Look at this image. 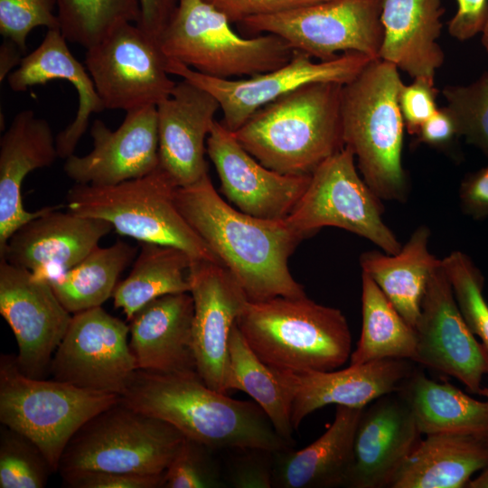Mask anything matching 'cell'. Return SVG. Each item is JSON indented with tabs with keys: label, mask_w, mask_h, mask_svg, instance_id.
<instances>
[{
	"label": "cell",
	"mask_w": 488,
	"mask_h": 488,
	"mask_svg": "<svg viewBox=\"0 0 488 488\" xmlns=\"http://www.w3.org/2000/svg\"><path fill=\"white\" fill-rule=\"evenodd\" d=\"M396 392L411 409L422 435L488 434V399L471 398L447 381L429 379L417 367Z\"/></svg>",
	"instance_id": "31"
},
{
	"label": "cell",
	"mask_w": 488,
	"mask_h": 488,
	"mask_svg": "<svg viewBox=\"0 0 488 488\" xmlns=\"http://www.w3.org/2000/svg\"><path fill=\"white\" fill-rule=\"evenodd\" d=\"M478 394L481 395V396L485 397L486 399H488V387L482 388L480 389V391L478 392Z\"/></svg>",
	"instance_id": "53"
},
{
	"label": "cell",
	"mask_w": 488,
	"mask_h": 488,
	"mask_svg": "<svg viewBox=\"0 0 488 488\" xmlns=\"http://www.w3.org/2000/svg\"><path fill=\"white\" fill-rule=\"evenodd\" d=\"M415 331L414 362L455 378L478 394L488 373L486 353L458 308L442 262L428 281Z\"/></svg>",
	"instance_id": "16"
},
{
	"label": "cell",
	"mask_w": 488,
	"mask_h": 488,
	"mask_svg": "<svg viewBox=\"0 0 488 488\" xmlns=\"http://www.w3.org/2000/svg\"><path fill=\"white\" fill-rule=\"evenodd\" d=\"M206 154L222 194L238 210L255 217L285 220L310 182L311 174H283L264 166L217 120L207 137Z\"/></svg>",
	"instance_id": "18"
},
{
	"label": "cell",
	"mask_w": 488,
	"mask_h": 488,
	"mask_svg": "<svg viewBox=\"0 0 488 488\" xmlns=\"http://www.w3.org/2000/svg\"><path fill=\"white\" fill-rule=\"evenodd\" d=\"M90 136L93 149L89 154L65 159L63 170L75 183L116 184L159 166L156 106L127 111L116 130L96 119Z\"/></svg>",
	"instance_id": "19"
},
{
	"label": "cell",
	"mask_w": 488,
	"mask_h": 488,
	"mask_svg": "<svg viewBox=\"0 0 488 488\" xmlns=\"http://www.w3.org/2000/svg\"><path fill=\"white\" fill-rule=\"evenodd\" d=\"M188 281L196 371L208 387L227 394L230 332L249 299L233 275L216 262L192 260Z\"/></svg>",
	"instance_id": "17"
},
{
	"label": "cell",
	"mask_w": 488,
	"mask_h": 488,
	"mask_svg": "<svg viewBox=\"0 0 488 488\" xmlns=\"http://www.w3.org/2000/svg\"><path fill=\"white\" fill-rule=\"evenodd\" d=\"M236 324L256 355L276 370L333 371L352 353L343 313L306 296L248 301Z\"/></svg>",
	"instance_id": "4"
},
{
	"label": "cell",
	"mask_w": 488,
	"mask_h": 488,
	"mask_svg": "<svg viewBox=\"0 0 488 488\" xmlns=\"http://www.w3.org/2000/svg\"><path fill=\"white\" fill-rule=\"evenodd\" d=\"M57 158L49 122L31 109L18 112L0 139V251L19 228L48 210H25L21 189L28 174L51 166Z\"/></svg>",
	"instance_id": "24"
},
{
	"label": "cell",
	"mask_w": 488,
	"mask_h": 488,
	"mask_svg": "<svg viewBox=\"0 0 488 488\" xmlns=\"http://www.w3.org/2000/svg\"><path fill=\"white\" fill-rule=\"evenodd\" d=\"M457 11L448 23L449 34L458 41L482 33L488 21V0H456Z\"/></svg>",
	"instance_id": "46"
},
{
	"label": "cell",
	"mask_w": 488,
	"mask_h": 488,
	"mask_svg": "<svg viewBox=\"0 0 488 488\" xmlns=\"http://www.w3.org/2000/svg\"><path fill=\"white\" fill-rule=\"evenodd\" d=\"M457 131L488 155V71L465 86H447L442 91Z\"/></svg>",
	"instance_id": "39"
},
{
	"label": "cell",
	"mask_w": 488,
	"mask_h": 488,
	"mask_svg": "<svg viewBox=\"0 0 488 488\" xmlns=\"http://www.w3.org/2000/svg\"><path fill=\"white\" fill-rule=\"evenodd\" d=\"M399 69L372 60L343 86L344 145L357 159L362 179L380 199L403 201L407 182L401 163L404 122L399 105Z\"/></svg>",
	"instance_id": "5"
},
{
	"label": "cell",
	"mask_w": 488,
	"mask_h": 488,
	"mask_svg": "<svg viewBox=\"0 0 488 488\" xmlns=\"http://www.w3.org/2000/svg\"><path fill=\"white\" fill-rule=\"evenodd\" d=\"M429 235V230L421 226L398 253L369 251L360 258L362 273L376 283L414 329L430 277L442 262L428 250Z\"/></svg>",
	"instance_id": "30"
},
{
	"label": "cell",
	"mask_w": 488,
	"mask_h": 488,
	"mask_svg": "<svg viewBox=\"0 0 488 488\" xmlns=\"http://www.w3.org/2000/svg\"><path fill=\"white\" fill-rule=\"evenodd\" d=\"M421 439L411 409L396 391L374 399L358 422L346 487L389 488Z\"/></svg>",
	"instance_id": "20"
},
{
	"label": "cell",
	"mask_w": 488,
	"mask_h": 488,
	"mask_svg": "<svg viewBox=\"0 0 488 488\" xmlns=\"http://www.w3.org/2000/svg\"><path fill=\"white\" fill-rule=\"evenodd\" d=\"M67 42L60 29L48 30L40 45L25 55L7 77L8 86L14 92L26 91L53 80H67L77 90L79 106L75 118L56 136L59 157L64 159L74 154L88 128L89 117L105 110L87 68L73 56Z\"/></svg>",
	"instance_id": "27"
},
{
	"label": "cell",
	"mask_w": 488,
	"mask_h": 488,
	"mask_svg": "<svg viewBox=\"0 0 488 488\" xmlns=\"http://www.w3.org/2000/svg\"><path fill=\"white\" fill-rule=\"evenodd\" d=\"M70 488H163L164 474L142 475L109 471L83 470L61 474Z\"/></svg>",
	"instance_id": "44"
},
{
	"label": "cell",
	"mask_w": 488,
	"mask_h": 488,
	"mask_svg": "<svg viewBox=\"0 0 488 488\" xmlns=\"http://www.w3.org/2000/svg\"><path fill=\"white\" fill-rule=\"evenodd\" d=\"M175 202L249 301L306 296L288 268L289 257L304 238L285 220L262 219L234 209L217 192L208 174L177 187Z\"/></svg>",
	"instance_id": "1"
},
{
	"label": "cell",
	"mask_w": 488,
	"mask_h": 488,
	"mask_svg": "<svg viewBox=\"0 0 488 488\" xmlns=\"http://www.w3.org/2000/svg\"><path fill=\"white\" fill-rule=\"evenodd\" d=\"M120 400L164 420L211 449L285 451L292 445L256 403L208 387L197 371L164 373L137 369Z\"/></svg>",
	"instance_id": "2"
},
{
	"label": "cell",
	"mask_w": 488,
	"mask_h": 488,
	"mask_svg": "<svg viewBox=\"0 0 488 488\" xmlns=\"http://www.w3.org/2000/svg\"><path fill=\"white\" fill-rule=\"evenodd\" d=\"M120 397L24 374L14 354L0 356V421L29 438L53 472L73 436Z\"/></svg>",
	"instance_id": "8"
},
{
	"label": "cell",
	"mask_w": 488,
	"mask_h": 488,
	"mask_svg": "<svg viewBox=\"0 0 488 488\" xmlns=\"http://www.w3.org/2000/svg\"><path fill=\"white\" fill-rule=\"evenodd\" d=\"M220 108L213 95L184 79L156 105L159 166L178 187L208 174L206 141Z\"/></svg>",
	"instance_id": "23"
},
{
	"label": "cell",
	"mask_w": 488,
	"mask_h": 488,
	"mask_svg": "<svg viewBox=\"0 0 488 488\" xmlns=\"http://www.w3.org/2000/svg\"><path fill=\"white\" fill-rule=\"evenodd\" d=\"M414 369L410 360L383 359L326 371L273 370L290 394L291 421L297 429L306 416L320 408H365L380 396L397 391Z\"/></svg>",
	"instance_id": "22"
},
{
	"label": "cell",
	"mask_w": 488,
	"mask_h": 488,
	"mask_svg": "<svg viewBox=\"0 0 488 488\" xmlns=\"http://www.w3.org/2000/svg\"><path fill=\"white\" fill-rule=\"evenodd\" d=\"M468 488H488V466L475 478L469 481Z\"/></svg>",
	"instance_id": "51"
},
{
	"label": "cell",
	"mask_w": 488,
	"mask_h": 488,
	"mask_svg": "<svg viewBox=\"0 0 488 488\" xmlns=\"http://www.w3.org/2000/svg\"><path fill=\"white\" fill-rule=\"evenodd\" d=\"M59 207L49 206L19 228L0 258L49 279L79 264L113 229L107 221L60 211Z\"/></svg>",
	"instance_id": "21"
},
{
	"label": "cell",
	"mask_w": 488,
	"mask_h": 488,
	"mask_svg": "<svg viewBox=\"0 0 488 488\" xmlns=\"http://www.w3.org/2000/svg\"><path fill=\"white\" fill-rule=\"evenodd\" d=\"M482 44L485 51L488 52V21L486 23V25L482 33Z\"/></svg>",
	"instance_id": "52"
},
{
	"label": "cell",
	"mask_w": 488,
	"mask_h": 488,
	"mask_svg": "<svg viewBox=\"0 0 488 488\" xmlns=\"http://www.w3.org/2000/svg\"><path fill=\"white\" fill-rule=\"evenodd\" d=\"M55 6V0H0L1 35L16 43L25 54L27 36L33 29H60Z\"/></svg>",
	"instance_id": "41"
},
{
	"label": "cell",
	"mask_w": 488,
	"mask_h": 488,
	"mask_svg": "<svg viewBox=\"0 0 488 488\" xmlns=\"http://www.w3.org/2000/svg\"><path fill=\"white\" fill-rule=\"evenodd\" d=\"M437 94L434 84L423 79H414L409 85L403 84L399 105L404 126L410 135H417L421 126L436 112Z\"/></svg>",
	"instance_id": "43"
},
{
	"label": "cell",
	"mask_w": 488,
	"mask_h": 488,
	"mask_svg": "<svg viewBox=\"0 0 488 488\" xmlns=\"http://www.w3.org/2000/svg\"><path fill=\"white\" fill-rule=\"evenodd\" d=\"M234 450L236 454L223 470L227 487H274V452L257 448Z\"/></svg>",
	"instance_id": "42"
},
{
	"label": "cell",
	"mask_w": 488,
	"mask_h": 488,
	"mask_svg": "<svg viewBox=\"0 0 488 488\" xmlns=\"http://www.w3.org/2000/svg\"><path fill=\"white\" fill-rule=\"evenodd\" d=\"M54 473L42 451L21 433L0 428V488H43Z\"/></svg>",
	"instance_id": "37"
},
{
	"label": "cell",
	"mask_w": 488,
	"mask_h": 488,
	"mask_svg": "<svg viewBox=\"0 0 488 488\" xmlns=\"http://www.w3.org/2000/svg\"><path fill=\"white\" fill-rule=\"evenodd\" d=\"M230 390L249 395L263 409L274 428L292 446L291 397L275 371L265 364L245 341L237 324L229 341Z\"/></svg>",
	"instance_id": "35"
},
{
	"label": "cell",
	"mask_w": 488,
	"mask_h": 488,
	"mask_svg": "<svg viewBox=\"0 0 488 488\" xmlns=\"http://www.w3.org/2000/svg\"><path fill=\"white\" fill-rule=\"evenodd\" d=\"M184 437L169 423L119 399L77 431L61 457L58 473L96 470L162 475Z\"/></svg>",
	"instance_id": "9"
},
{
	"label": "cell",
	"mask_w": 488,
	"mask_h": 488,
	"mask_svg": "<svg viewBox=\"0 0 488 488\" xmlns=\"http://www.w3.org/2000/svg\"><path fill=\"white\" fill-rule=\"evenodd\" d=\"M343 84L303 85L255 111L236 131L237 141L264 166L310 175L344 145Z\"/></svg>",
	"instance_id": "3"
},
{
	"label": "cell",
	"mask_w": 488,
	"mask_h": 488,
	"mask_svg": "<svg viewBox=\"0 0 488 488\" xmlns=\"http://www.w3.org/2000/svg\"><path fill=\"white\" fill-rule=\"evenodd\" d=\"M488 466V434L426 435L389 488H464Z\"/></svg>",
	"instance_id": "29"
},
{
	"label": "cell",
	"mask_w": 488,
	"mask_h": 488,
	"mask_svg": "<svg viewBox=\"0 0 488 488\" xmlns=\"http://www.w3.org/2000/svg\"><path fill=\"white\" fill-rule=\"evenodd\" d=\"M193 299L190 292L157 297L129 320V346L137 369L197 371L192 345Z\"/></svg>",
	"instance_id": "25"
},
{
	"label": "cell",
	"mask_w": 488,
	"mask_h": 488,
	"mask_svg": "<svg viewBox=\"0 0 488 488\" xmlns=\"http://www.w3.org/2000/svg\"><path fill=\"white\" fill-rule=\"evenodd\" d=\"M373 59L355 52H343L327 61H314L308 54L294 50L284 66L249 78L224 80L200 73L182 63L169 61L167 71L209 91L220 103L221 124L230 132L239 129L261 107L311 82L346 84Z\"/></svg>",
	"instance_id": "13"
},
{
	"label": "cell",
	"mask_w": 488,
	"mask_h": 488,
	"mask_svg": "<svg viewBox=\"0 0 488 488\" xmlns=\"http://www.w3.org/2000/svg\"><path fill=\"white\" fill-rule=\"evenodd\" d=\"M354 160L347 146L324 160L312 173L306 190L285 221L303 238L333 226L371 240L387 254H396L402 246L384 223L380 199L360 177Z\"/></svg>",
	"instance_id": "11"
},
{
	"label": "cell",
	"mask_w": 488,
	"mask_h": 488,
	"mask_svg": "<svg viewBox=\"0 0 488 488\" xmlns=\"http://www.w3.org/2000/svg\"><path fill=\"white\" fill-rule=\"evenodd\" d=\"M177 5L178 0H140L141 16L136 24L159 42Z\"/></svg>",
	"instance_id": "47"
},
{
	"label": "cell",
	"mask_w": 488,
	"mask_h": 488,
	"mask_svg": "<svg viewBox=\"0 0 488 488\" xmlns=\"http://www.w3.org/2000/svg\"><path fill=\"white\" fill-rule=\"evenodd\" d=\"M214 450L188 437L180 444L164 474L163 488L227 487Z\"/></svg>",
	"instance_id": "40"
},
{
	"label": "cell",
	"mask_w": 488,
	"mask_h": 488,
	"mask_svg": "<svg viewBox=\"0 0 488 488\" xmlns=\"http://www.w3.org/2000/svg\"><path fill=\"white\" fill-rule=\"evenodd\" d=\"M230 24L204 0H178L159 44L169 61L224 80L249 78L291 60L294 49L281 37L263 33L245 38Z\"/></svg>",
	"instance_id": "7"
},
{
	"label": "cell",
	"mask_w": 488,
	"mask_h": 488,
	"mask_svg": "<svg viewBox=\"0 0 488 488\" xmlns=\"http://www.w3.org/2000/svg\"><path fill=\"white\" fill-rule=\"evenodd\" d=\"M442 264L458 308L470 331L481 340L488 361V304L483 295V277L460 251L449 254Z\"/></svg>",
	"instance_id": "38"
},
{
	"label": "cell",
	"mask_w": 488,
	"mask_h": 488,
	"mask_svg": "<svg viewBox=\"0 0 488 488\" xmlns=\"http://www.w3.org/2000/svg\"><path fill=\"white\" fill-rule=\"evenodd\" d=\"M177 187L158 166L144 176L116 184L75 183L68 191L67 208L81 216L107 221L118 234L140 242L172 246L192 260L219 263L177 208Z\"/></svg>",
	"instance_id": "6"
},
{
	"label": "cell",
	"mask_w": 488,
	"mask_h": 488,
	"mask_svg": "<svg viewBox=\"0 0 488 488\" xmlns=\"http://www.w3.org/2000/svg\"><path fill=\"white\" fill-rule=\"evenodd\" d=\"M239 23L248 18L266 16L314 5L327 0H204Z\"/></svg>",
	"instance_id": "45"
},
{
	"label": "cell",
	"mask_w": 488,
	"mask_h": 488,
	"mask_svg": "<svg viewBox=\"0 0 488 488\" xmlns=\"http://www.w3.org/2000/svg\"><path fill=\"white\" fill-rule=\"evenodd\" d=\"M362 325L350 365L383 359H405L414 361L417 334L387 298L376 283L361 274Z\"/></svg>",
	"instance_id": "34"
},
{
	"label": "cell",
	"mask_w": 488,
	"mask_h": 488,
	"mask_svg": "<svg viewBox=\"0 0 488 488\" xmlns=\"http://www.w3.org/2000/svg\"><path fill=\"white\" fill-rule=\"evenodd\" d=\"M24 56L16 43L4 38L0 46V82L7 79L13 70L21 64Z\"/></svg>",
	"instance_id": "50"
},
{
	"label": "cell",
	"mask_w": 488,
	"mask_h": 488,
	"mask_svg": "<svg viewBox=\"0 0 488 488\" xmlns=\"http://www.w3.org/2000/svg\"><path fill=\"white\" fill-rule=\"evenodd\" d=\"M128 335L101 306L74 314L52 359L53 380L121 397L137 370Z\"/></svg>",
	"instance_id": "14"
},
{
	"label": "cell",
	"mask_w": 488,
	"mask_h": 488,
	"mask_svg": "<svg viewBox=\"0 0 488 488\" xmlns=\"http://www.w3.org/2000/svg\"><path fill=\"white\" fill-rule=\"evenodd\" d=\"M363 408L338 405L333 422L311 445L299 451L274 452V487H346Z\"/></svg>",
	"instance_id": "28"
},
{
	"label": "cell",
	"mask_w": 488,
	"mask_h": 488,
	"mask_svg": "<svg viewBox=\"0 0 488 488\" xmlns=\"http://www.w3.org/2000/svg\"><path fill=\"white\" fill-rule=\"evenodd\" d=\"M192 260L180 249L141 242V250L131 271L115 288L114 306L122 309L129 321L139 309L157 297L190 292L188 269Z\"/></svg>",
	"instance_id": "32"
},
{
	"label": "cell",
	"mask_w": 488,
	"mask_h": 488,
	"mask_svg": "<svg viewBox=\"0 0 488 488\" xmlns=\"http://www.w3.org/2000/svg\"><path fill=\"white\" fill-rule=\"evenodd\" d=\"M136 251V247L122 240L106 248L98 246L75 267L49 281L70 314L101 306L113 296L119 276L131 264Z\"/></svg>",
	"instance_id": "33"
},
{
	"label": "cell",
	"mask_w": 488,
	"mask_h": 488,
	"mask_svg": "<svg viewBox=\"0 0 488 488\" xmlns=\"http://www.w3.org/2000/svg\"><path fill=\"white\" fill-rule=\"evenodd\" d=\"M420 142L431 145H441L457 136L455 121L446 108H438L419 128Z\"/></svg>",
	"instance_id": "49"
},
{
	"label": "cell",
	"mask_w": 488,
	"mask_h": 488,
	"mask_svg": "<svg viewBox=\"0 0 488 488\" xmlns=\"http://www.w3.org/2000/svg\"><path fill=\"white\" fill-rule=\"evenodd\" d=\"M461 201L469 214L476 218L488 217V166L464 182Z\"/></svg>",
	"instance_id": "48"
},
{
	"label": "cell",
	"mask_w": 488,
	"mask_h": 488,
	"mask_svg": "<svg viewBox=\"0 0 488 488\" xmlns=\"http://www.w3.org/2000/svg\"><path fill=\"white\" fill-rule=\"evenodd\" d=\"M445 13L442 0H383L380 21L383 40L380 59L413 79L435 84L445 60L436 42Z\"/></svg>",
	"instance_id": "26"
},
{
	"label": "cell",
	"mask_w": 488,
	"mask_h": 488,
	"mask_svg": "<svg viewBox=\"0 0 488 488\" xmlns=\"http://www.w3.org/2000/svg\"><path fill=\"white\" fill-rule=\"evenodd\" d=\"M383 0H327L314 5L257 16L238 24L254 36L273 33L292 49L319 61L355 52L380 59L383 40Z\"/></svg>",
	"instance_id": "10"
},
{
	"label": "cell",
	"mask_w": 488,
	"mask_h": 488,
	"mask_svg": "<svg viewBox=\"0 0 488 488\" xmlns=\"http://www.w3.org/2000/svg\"><path fill=\"white\" fill-rule=\"evenodd\" d=\"M167 62L159 42L133 23L116 27L85 55L104 108L126 112L156 106L171 95L176 81Z\"/></svg>",
	"instance_id": "12"
},
{
	"label": "cell",
	"mask_w": 488,
	"mask_h": 488,
	"mask_svg": "<svg viewBox=\"0 0 488 488\" xmlns=\"http://www.w3.org/2000/svg\"><path fill=\"white\" fill-rule=\"evenodd\" d=\"M67 42L89 49L125 23H137L140 0H55Z\"/></svg>",
	"instance_id": "36"
},
{
	"label": "cell",
	"mask_w": 488,
	"mask_h": 488,
	"mask_svg": "<svg viewBox=\"0 0 488 488\" xmlns=\"http://www.w3.org/2000/svg\"><path fill=\"white\" fill-rule=\"evenodd\" d=\"M0 314L15 337L21 371L43 379L72 318L49 279L0 258Z\"/></svg>",
	"instance_id": "15"
}]
</instances>
